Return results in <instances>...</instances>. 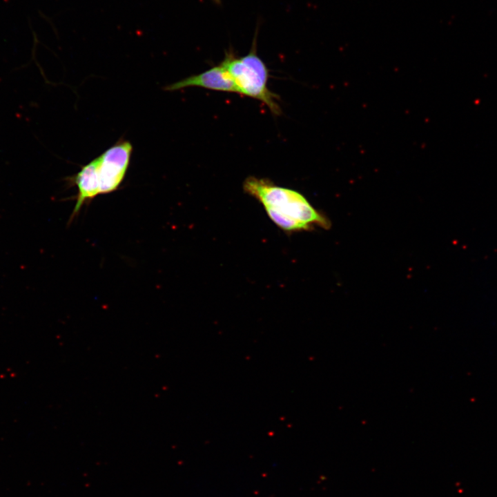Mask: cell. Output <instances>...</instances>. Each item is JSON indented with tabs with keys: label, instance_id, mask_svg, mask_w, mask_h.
Instances as JSON below:
<instances>
[{
	"label": "cell",
	"instance_id": "obj_1",
	"mask_svg": "<svg viewBox=\"0 0 497 497\" xmlns=\"http://www.w3.org/2000/svg\"><path fill=\"white\" fill-rule=\"evenodd\" d=\"M243 189L263 206L271 220L285 232L309 231L315 226L327 228L330 226L329 220L297 191L253 176L245 179Z\"/></svg>",
	"mask_w": 497,
	"mask_h": 497
},
{
	"label": "cell",
	"instance_id": "obj_2",
	"mask_svg": "<svg viewBox=\"0 0 497 497\" xmlns=\"http://www.w3.org/2000/svg\"><path fill=\"white\" fill-rule=\"evenodd\" d=\"M257 27L249 52L238 57L233 50L225 52L220 64L231 76L238 94L245 95L264 103L275 115L282 113L277 102V95L270 90L267 84L269 70L257 53Z\"/></svg>",
	"mask_w": 497,
	"mask_h": 497
},
{
	"label": "cell",
	"instance_id": "obj_3",
	"mask_svg": "<svg viewBox=\"0 0 497 497\" xmlns=\"http://www.w3.org/2000/svg\"><path fill=\"white\" fill-rule=\"evenodd\" d=\"M133 146L128 140L120 139L98 158V177L100 194L117 190L127 172Z\"/></svg>",
	"mask_w": 497,
	"mask_h": 497
},
{
	"label": "cell",
	"instance_id": "obj_4",
	"mask_svg": "<svg viewBox=\"0 0 497 497\" xmlns=\"http://www.w3.org/2000/svg\"><path fill=\"white\" fill-rule=\"evenodd\" d=\"M193 86L217 91L237 93L231 76L221 64L202 73L191 75L168 85L164 89L168 91H175Z\"/></svg>",
	"mask_w": 497,
	"mask_h": 497
},
{
	"label": "cell",
	"instance_id": "obj_5",
	"mask_svg": "<svg viewBox=\"0 0 497 497\" xmlns=\"http://www.w3.org/2000/svg\"><path fill=\"white\" fill-rule=\"evenodd\" d=\"M70 179L78 189L77 202L71 216L73 217L79 213L84 203L92 200L97 195L100 194L98 158L97 157L83 166L81 170Z\"/></svg>",
	"mask_w": 497,
	"mask_h": 497
},
{
	"label": "cell",
	"instance_id": "obj_6",
	"mask_svg": "<svg viewBox=\"0 0 497 497\" xmlns=\"http://www.w3.org/2000/svg\"><path fill=\"white\" fill-rule=\"evenodd\" d=\"M215 4L217 5H221L222 2L221 0H212Z\"/></svg>",
	"mask_w": 497,
	"mask_h": 497
}]
</instances>
